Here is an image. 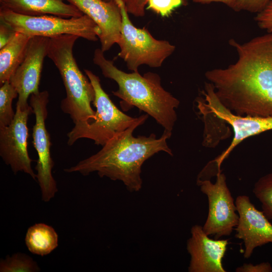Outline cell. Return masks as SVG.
I'll use <instances>...</instances> for the list:
<instances>
[{
    "label": "cell",
    "mask_w": 272,
    "mask_h": 272,
    "mask_svg": "<svg viewBox=\"0 0 272 272\" xmlns=\"http://www.w3.org/2000/svg\"><path fill=\"white\" fill-rule=\"evenodd\" d=\"M237 61L214 69L205 77L221 103L239 115L272 116V32L240 43L229 41Z\"/></svg>",
    "instance_id": "obj_1"
},
{
    "label": "cell",
    "mask_w": 272,
    "mask_h": 272,
    "mask_svg": "<svg viewBox=\"0 0 272 272\" xmlns=\"http://www.w3.org/2000/svg\"><path fill=\"white\" fill-rule=\"evenodd\" d=\"M148 116L146 114L138 117L130 127L115 134L97 153L64 171L79 172L84 176L96 172L100 177L121 181L130 192L140 191L143 184L144 163L160 152L173 156L167 142L172 132L164 130L159 138L154 133L133 136V131L144 124Z\"/></svg>",
    "instance_id": "obj_2"
},
{
    "label": "cell",
    "mask_w": 272,
    "mask_h": 272,
    "mask_svg": "<svg viewBox=\"0 0 272 272\" xmlns=\"http://www.w3.org/2000/svg\"><path fill=\"white\" fill-rule=\"evenodd\" d=\"M93 62L105 77L117 84V90L112 93L120 99V105L124 111L135 107L152 117L164 130L172 132L180 101L163 88L158 74L148 72L142 76L139 72H123L112 60L105 58L101 48L94 51Z\"/></svg>",
    "instance_id": "obj_3"
},
{
    "label": "cell",
    "mask_w": 272,
    "mask_h": 272,
    "mask_svg": "<svg viewBox=\"0 0 272 272\" xmlns=\"http://www.w3.org/2000/svg\"><path fill=\"white\" fill-rule=\"evenodd\" d=\"M77 36L64 34L50 38L47 56L61 77L66 92L60 108L74 123L89 120L95 111L91 107L95 99L93 87L80 70L73 54Z\"/></svg>",
    "instance_id": "obj_4"
},
{
    "label": "cell",
    "mask_w": 272,
    "mask_h": 272,
    "mask_svg": "<svg viewBox=\"0 0 272 272\" xmlns=\"http://www.w3.org/2000/svg\"><path fill=\"white\" fill-rule=\"evenodd\" d=\"M84 71L94 89L93 104L96 110L93 118L75 124L67 134V143L72 146L79 139H88L103 146L117 133L130 127L138 117H131L120 111L102 88L99 78L89 70Z\"/></svg>",
    "instance_id": "obj_5"
},
{
    "label": "cell",
    "mask_w": 272,
    "mask_h": 272,
    "mask_svg": "<svg viewBox=\"0 0 272 272\" xmlns=\"http://www.w3.org/2000/svg\"><path fill=\"white\" fill-rule=\"evenodd\" d=\"M120 10L122 24L118 45V56L126 63L128 70L138 72L142 64L160 67L171 55L175 46L166 40H157L145 28H138L131 22L123 0H116Z\"/></svg>",
    "instance_id": "obj_6"
},
{
    "label": "cell",
    "mask_w": 272,
    "mask_h": 272,
    "mask_svg": "<svg viewBox=\"0 0 272 272\" xmlns=\"http://www.w3.org/2000/svg\"><path fill=\"white\" fill-rule=\"evenodd\" d=\"M0 20L16 32L31 37L52 38L64 34L74 35L96 41L101 32L97 25L86 15L65 18L54 15L26 16L0 8Z\"/></svg>",
    "instance_id": "obj_7"
},
{
    "label": "cell",
    "mask_w": 272,
    "mask_h": 272,
    "mask_svg": "<svg viewBox=\"0 0 272 272\" xmlns=\"http://www.w3.org/2000/svg\"><path fill=\"white\" fill-rule=\"evenodd\" d=\"M202 93L205 98H199L196 100L199 113L214 114L230 125L234 132L230 145L214 160L219 170L223 161L241 142L249 137L272 130V116H252L234 113L221 103L210 83H205Z\"/></svg>",
    "instance_id": "obj_8"
},
{
    "label": "cell",
    "mask_w": 272,
    "mask_h": 272,
    "mask_svg": "<svg viewBox=\"0 0 272 272\" xmlns=\"http://www.w3.org/2000/svg\"><path fill=\"white\" fill-rule=\"evenodd\" d=\"M196 183L208 199L209 212L203 231L216 239L230 235L238 224L239 216L226 176L220 170L214 183L206 178H197Z\"/></svg>",
    "instance_id": "obj_9"
},
{
    "label": "cell",
    "mask_w": 272,
    "mask_h": 272,
    "mask_svg": "<svg viewBox=\"0 0 272 272\" xmlns=\"http://www.w3.org/2000/svg\"><path fill=\"white\" fill-rule=\"evenodd\" d=\"M49 93L47 91L32 94L30 96V105L35 117L33 127V144L37 155L35 167L36 179L40 188L41 198L48 202L58 191L56 183L52 174L54 163L51 158L50 137L45 125L47 117Z\"/></svg>",
    "instance_id": "obj_10"
},
{
    "label": "cell",
    "mask_w": 272,
    "mask_h": 272,
    "mask_svg": "<svg viewBox=\"0 0 272 272\" xmlns=\"http://www.w3.org/2000/svg\"><path fill=\"white\" fill-rule=\"evenodd\" d=\"M33 113L32 107L22 109L16 105L15 115L12 122L0 128V156L5 164L10 166L14 174L23 172L36 179L32 168L33 161L28 154L27 121Z\"/></svg>",
    "instance_id": "obj_11"
},
{
    "label": "cell",
    "mask_w": 272,
    "mask_h": 272,
    "mask_svg": "<svg viewBox=\"0 0 272 272\" xmlns=\"http://www.w3.org/2000/svg\"><path fill=\"white\" fill-rule=\"evenodd\" d=\"M49 41L50 38L32 37L24 60L9 80L18 94L16 105L22 109L30 106L28 100L31 95L39 92L43 61L47 56Z\"/></svg>",
    "instance_id": "obj_12"
},
{
    "label": "cell",
    "mask_w": 272,
    "mask_h": 272,
    "mask_svg": "<svg viewBox=\"0 0 272 272\" xmlns=\"http://www.w3.org/2000/svg\"><path fill=\"white\" fill-rule=\"evenodd\" d=\"M239 216L235 227V237L243 240L244 257L249 258L254 249L272 243V225L263 213L258 210L245 195L238 196L235 200Z\"/></svg>",
    "instance_id": "obj_13"
},
{
    "label": "cell",
    "mask_w": 272,
    "mask_h": 272,
    "mask_svg": "<svg viewBox=\"0 0 272 272\" xmlns=\"http://www.w3.org/2000/svg\"><path fill=\"white\" fill-rule=\"evenodd\" d=\"M191 237L187 241L186 248L190 255L189 272H226L222 259L226 253L227 239L209 238L202 227L195 225L191 227Z\"/></svg>",
    "instance_id": "obj_14"
},
{
    "label": "cell",
    "mask_w": 272,
    "mask_h": 272,
    "mask_svg": "<svg viewBox=\"0 0 272 272\" xmlns=\"http://www.w3.org/2000/svg\"><path fill=\"white\" fill-rule=\"evenodd\" d=\"M77 7L84 15L92 19L99 27L101 50H109L118 43L121 32L122 16L116 1L64 0Z\"/></svg>",
    "instance_id": "obj_15"
},
{
    "label": "cell",
    "mask_w": 272,
    "mask_h": 272,
    "mask_svg": "<svg viewBox=\"0 0 272 272\" xmlns=\"http://www.w3.org/2000/svg\"><path fill=\"white\" fill-rule=\"evenodd\" d=\"M0 8L26 16L50 15L71 18L84 15L63 0H0Z\"/></svg>",
    "instance_id": "obj_16"
},
{
    "label": "cell",
    "mask_w": 272,
    "mask_h": 272,
    "mask_svg": "<svg viewBox=\"0 0 272 272\" xmlns=\"http://www.w3.org/2000/svg\"><path fill=\"white\" fill-rule=\"evenodd\" d=\"M32 37L16 32L12 40L0 49V85L9 81L26 55Z\"/></svg>",
    "instance_id": "obj_17"
},
{
    "label": "cell",
    "mask_w": 272,
    "mask_h": 272,
    "mask_svg": "<svg viewBox=\"0 0 272 272\" xmlns=\"http://www.w3.org/2000/svg\"><path fill=\"white\" fill-rule=\"evenodd\" d=\"M58 239L57 233L52 227L40 223L28 229L25 241L31 253L43 256L56 249L58 246Z\"/></svg>",
    "instance_id": "obj_18"
},
{
    "label": "cell",
    "mask_w": 272,
    "mask_h": 272,
    "mask_svg": "<svg viewBox=\"0 0 272 272\" xmlns=\"http://www.w3.org/2000/svg\"><path fill=\"white\" fill-rule=\"evenodd\" d=\"M40 270L37 262L25 253H14L0 261L1 272H38Z\"/></svg>",
    "instance_id": "obj_19"
},
{
    "label": "cell",
    "mask_w": 272,
    "mask_h": 272,
    "mask_svg": "<svg viewBox=\"0 0 272 272\" xmlns=\"http://www.w3.org/2000/svg\"><path fill=\"white\" fill-rule=\"evenodd\" d=\"M18 96L16 89L9 81L1 85L0 128L8 126L13 121L15 112L12 108V102Z\"/></svg>",
    "instance_id": "obj_20"
},
{
    "label": "cell",
    "mask_w": 272,
    "mask_h": 272,
    "mask_svg": "<svg viewBox=\"0 0 272 272\" xmlns=\"http://www.w3.org/2000/svg\"><path fill=\"white\" fill-rule=\"evenodd\" d=\"M253 192L261 205L262 212L272 219V173L261 177L254 184Z\"/></svg>",
    "instance_id": "obj_21"
},
{
    "label": "cell",
    "mask_w": 272,
    "mask_h": 272,
    "mask_svg": "<svg viewBox=\"0 0 272 272\" xmlns=\"http://www.w3.org/2000/svg\"><path fill=\"white\" fill-rule=\"evenodd\" d=\"M184 6L182 0H148L147 9L162 17H168L180 6Z\"/></svg>",
    "instance_id": "obj_22"
},
{
    "label": "cell",
    "mask_w": 272,
    "mask_h": 272,
    "mask_svg": "<svg viewBox=\"0 0 272 272\" xmlns=\"http://www.w3.org/2000/svg\"><path fill=\"white\" fill-rule=\"evenodd\" d=\"M272 0H236L234 11H245L258 13L262 11Z\"/></svg>",
    "instance_id": "obj_23"
},
{
    "label": "cell",
    "mask_w": 272,
    "mask_h": 272,
    "mask_svg": "<svg viewBox=\"0 0 272 272\" xmlns=\"http://www.w3.org/2000/svg\"><path fill=\"white\" fill-rule=\"evenodd\" d=\"M258 27L265 30L267 32H272V1L254 18Z\"/></svg>",
    "instance_id": "obj_24"
},
{
    "label": "cell",
    "mask_w": 272,
    "mask_h": 272,
    "mask_svg": "<svg viewBox=\"0 0 272 272\" xmlns=\"http://www.w3.org/2000/svg\"><path fill=\"white\" fill-rule=\"evenodd\" d=\"M128 13L136 17H143L145 14V7L148 0H123Z\"/></svg>",
    "instance_id": "obj_25"
},
{
    "label": "cell",
    "mask_w": 272,
    "mask_h": 272,
    "mask_svg": "<svg viewBox=\"0 0 272 272\" xmlns=\"http://www.w3.org/2000/svg\"><path fill=\"white\" fill-rule=\"evenodd\" d=\"M236 272H271L272 266L268 262H263L253 265L251 263H244L236 268Z\"/></svg>",
    "instance_id": "obj_26"
},
{
    "label": "cell",
    "mask_w": 272,
    "mask_h": 272,
    "mask_svg": "<svg viewBox=\"0 0 272 272\" xmlns=\"http://www.w3.org/2000/svg\"><path fill=\"white\" fill-rule=\"evenodd\" d=\"M16 32L10 25L1 20L0 49L3 48L12 40Z\"/></svg>",
    "instance_id": "obj_27"
},
{
    "label": "cell",
    "mask_w": 272,
    "mask_h": 272,
    "mask_svg": "<svg viewBox=\"0 0 272 272\" xmlns=\"http://www.w3.org/2000/svg\"><path fill=\"white\" fill-rule=\"evenodd\" d=\"M194 2L203 4H210L212 2H220L227 5L232 9H233L236 0H192Z\"/></svg>",
    "instance_id": "obj_28"
},
{
    "label": "cell",
    "mask_w": 272,
    "mask_h": 272,
    "mask_svg": "<svg viewBox=\"0 0 272 272\" xmlns=\"http://www.w3.org/2000/svg\"><path fill=\"white\" fill-rule=\"evenodd\" d=\"M183 2L184 6H186L187 4V0H182Z\"/></svg>",
    "instance_id": "obj_29"
},
{
    "label": "cell",
    "mask_w": 272,
    "mask_h": 272,
    "mask_svg": "<svg viewBox=\"0 0 272 272\" xmlns=\"http://www.w3.org/2000/svg\"><path fill=\"white\" fill-rule=\"evenodd\" d=\"M106 2H110V1H116V0H104Z\"/></svg>",
    "instance_id": "obj_30"
},
{
    "label": "cell",
    "mask_w": 272,
    "mask_h": 272,
    "mask_svg": "<svg viewBox=\"0 0 272 272\" xmlns=\"http://www.w3.org/2000/svg\"><path fill=\"white\" fill-rule=\"evenodd\" d=\"M64 1V0H63Z\"/></svg>",
    "instance_id": "obj_31"
}]
</instances>
